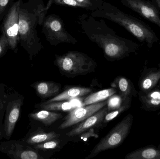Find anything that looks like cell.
Returning a JSON list of instances; mask_svg holds the SVG:
<instances>
[{"label": "cell", "instance_id": "cell-31", "mask_svg": "<svg viewBox=\"0 0 160 159\" xmlns=\"http://www.w3.org/2000/svg\"><path fill=\"white\" fill-rule=\"evenodd\" d=\"M3 138H4L2 132V131L0 130V141H2V140Z\"/></svg>", "mask_w": 160, "mask_h": 159}, {"label": "cell", "instance_id": "cell-4", "mask_svg": "<svg viewBox=\"0 0 160 159\" xmlns=\"http://www.w3.org/2000/svg\"><path fill=\"white\" fill-rule=\"evenodd\" d=\"M54 63L61 74L68 77L85 75L95 71L97 63L86 54L78 51H69L55 56Z\"/></svg>", "mask_w": 160, "mask_h": 159}, {"label": "cell", "instance_id": "cell-20", "mask_svg": "<svg viewBox=\"0 0 160 159\" xmlns=\"http://www.w3.org/2000/svg\"><path fill=\"white\" fill-rule=\"evenodd\" d=\"M126 159H160V151L153 147L143 148L127 155Z\"/></svg>", "mask_w": 160, "mask_h": 159}, {"label": "cell", "instance_id": "cell-12", "mask_svg": "<svg viewBox=\"0 0 160 159\" xmlns=\"http://www.w3.org/2000/svg\"><path fill=\"white\" fill-rule=\"evenodd\" d=\"M108 113V108L106 105L80 122L79 124L67 133V136L68 137L78 136L86 131L92 128H99L101 126H102L104 117Z\"/></svg>", "mask_w": 160, "mask_h": 159}, {"label": "cell", "instance_id": "cell-16", "mask_svg": "<svg viewBox=\"0 0 160 159\" xmlns=\"http://www.w3.org/2000/svg\"><path fill=\"white\" fill-rule=\"evenodd\" d=\"M93 90L89 87H69L65 89L60 94L46 102H50L59 101H69L74 99L76 100L88 95Z\"/></svg>", "mask_w": 160, "mask_h": 159}, {"label": "cell", "instance_id": "cell-18", "mask_svg": "<svg viewBox=\"0 0 160 159\" xmlns=\"http://www.w3.org/2000/svg\"><path fill=\"white\" fill-rule=\"evenodd\" d=\"M117 92L116 89L112 87L91 93L84 99L82 102V106H85L106 101Z\"/></svg>", "mask_w": 160, "mask_h": 159}, {"label": "cell", "instance_id": "cell-10", "mask_svg": "<svg viewBox=\"0 0 160 159\" xmlns=\"http://www.w3.org/2000/svg\"><path fill=\"white\" fill-rule=\"evenodd\" d=\"M107 104V100H106L89 105L77 107L70 111L68 115L63 119V122L60 125L59 129H64L78 124L106 106Z\"/></svg>", "mask_w": 160, "mask_h": 159}, {"label": "cell", "instance_id": "cell-8", "mask_svg": "<svg viewBox=\"0 0 160 159\" xmlns=\"http://www.w3.org/2000/svg\"><path fill=\"white\" fill-rule=\"evenodd\" d=\"M20 0L14 2L2 20L1 25L2 33L4 34L8 41L9 49L17 53L19 41V7Z\"/></svg>", "mask_w": 160, "mask_h": 159}, {"label": "cell", "instance_id": "cell-7", "mask_svg": "<svg viewBox=\"0 0 160 159\" xmlns=\"http://www.w3.org/2000/svg\"><path fill=\"white\" fill-rule=\"evenodd\" d=\"M24 100V96L17 91L9 93L3 123V135L6 140L12 136L19 119Z\"/></svg>", "mask_w": 160, "mask_h": 159}, {"label": "cell", "instance_id": "cell-30", "mask_svg": "<svg viewBox=\"0 0 160 159\" xmlns=\"http://www.w3.org/2000/svg\"><path fill=\"white\" fill-rule=\"evenodd\" d=\"M78 136H79L80 138L82 140H87L88 138H91V137L97 139L98 137V135L95 133L94 128L86 131L80 134Z\"/></svg>", "mask_w": 160, "mask_h": 159}, {"label": "cell", "instance_id": "cell-27", "mask_svg": "<svg viewBox=\"0 0 160 159\" xmlns=\"http://www.w3.org/2000/svg\"><path fill=\"white\" fill-rule=\"evenodd\" d=\"M14 2V0H0V22Z\"/></svg>", "mask_w": 160, "mask_h": 159}, {"label": "cell", "instance_id": "cell-22", "mask_svg": "<svg viewBox=\"0 0 160 159\" xmlns=\"http://www.w3.org/2000/svg\"><path fill=\"white\" fill-rule=\"evenodd\" d=\"M142 101L147 107L149 108L160 107V91L149 92L142 97Z\"/></svg>", "mask_w": 160, "mask_h": 159}, {"label": "cell", "instance_id": "cell-2", "mask_svg": "<svg viewBox=\"0 0 160 159\" xmlns=\"http://www.w3.org/2000/svg\"><path fill=\"white\" fill-rule=\"evenodd\" d=\"M53 0L45 6L42 0H28L26 3L20 0L19 7V41L32 60L43 46L38 35L37 27L42 25L48 9Z\"/></svg>", "mask_w": 160, "mask_h": 159}, {"label": "cell", "instance_id": "cell-3", "mask_svg": "<svg viewBox=\"0 0 160 159\" xmlns=\"http://www.w3.org/2000/svg\"><path fill=\"white\" fill-rule=\"evenodd\" d=\"M94 17L102 18L112 21L125 28L135 38L151 47L158 43V38L149 26L142 21L124 13L118 7L106 2L91 12Z\"/></svg>", "mask_w": 160, "mask_h": 159}, {"label": "cell", "instance_id": "cell-13", "mask_svg": "<svg viewBox=\"0 0 160 159\" xmlns=\"http://www.w3.org/2000/svg\"><path fill=\"white\" fill-rule=\"evenodd\" d=\"M60 134L55 132H46L42 128L37 127L33 124L27 134L22 140L32 147L48 140L60 138Z\"/></svg>", "mask_w": 160, "mask_h": 159}, {"label": "cell", "instance_id": "cell-23", "mask_svg": "<svg viewBox=\"0 0 160 159\" xmlns=\"http://www.w3.org/2000/svg\"><path fill=\"white\" fill-rule=\"evenodd\" d=\"M130 99L129 97H128L124 100L123 104L120 107H118L116 110L107 113L104 117L103 124H107L110 121H112V119L116 118L120 114L129 108L130 106Z\"/></svg>", "mask_w": 160, "mask_h": 159}, {"label": "cell", "instance_id": "cell-33", "mask_svg": "<svg viewBox=\"0 0 160 159\" xmlns=\"http://www.w3.org/2000/svg\"><path fill=\"white\" fill-rule=\"evenodd\" d=\"M3 84H2V83H1V82H0V87H1V86H2Z\"/></svg>", "mask_w": 160, "mask_h": 159}, {"label": "cell", "instance_id": "cell-11", "mask_svg": "<svg viewBox=\"0 0 160 159\" xmlns=\"http://www.w3.org/2000/svg\"><path fill=\"white\" fill-rule=\"evenodd\" d=\"M125 6L160 28V15L158 8L146 0H121Z\"/></svg>", "mask_w": 160, "mask_h": 159}, {"label": "cell", "instance_id": "cell-21", "mask_svg": "<svg viewBox=\"0 0 160 159\" xmlns=\"http://www.w3.org/2000/svg\"><path fill=\"white\" fill-rule=\"evenodd\" d=\"M7 86L3 84L0 87V130L3 133V123L6 107L9 97V93L6 91Z\"/></svg>", "mask_w": 160, "mask_h": 159}, {"label": "cell", "instance_id": "cell-15", "mask_svg": "<svg viewBox=\"0 0 160 159\" xmlns=\"http://www.w3.org/2000/svg\"><path fill=\"white\" fill-rule=\"evenodd\" d=\"M37 111L28 115L30 121L34 123H40L46 127L51 126L63 118L61 113L42 109H37Z\"/></svg>", "mask_w": 160, "mask_h": 159}, {"label": "cell", "instance_id": "cell-29", "mask_svg": "<svg viewBox=\"0 0 160 159\" xmlns=\"http://www.w3.org/2000/svg\"><path fill=\"white\" fill-rule=\"evenodd\" d=\"M54 2L60 5H65L70 6L77 7H84L88 8L84 5L82 4L76 0H53Z\"/></svg>", "mask_w": 160, "mask_h": 159}, {"label": "cell", "instance_id": "cell-28", "mask_svg": "<svg viewBox=\"0 0 160 159\" xmlns=\"http://www.w3.org/2000/svg\"><path fill=\"white\" fill-rule=\"evenodd\" d=\"M9 49L8 41L4 34L2 33L0 35V58L3 57Z\"/></svg>", "mask_w": 160, "mask_h": 159}, {"label": "cell", "instance_id": "cell-25", "mask_svg": "<svg viewBox=\"0 0 160 159\" xmlns=\"http://www.w3.org/2000/svg\"><path fill=\"white\" fill-rule=\"evenodd\" d=\"M32 147L39 151L57 150L60 147V140L59 138H55Z\"/></svg>", "mask_w": 160, "mask_h": 159}, {"label": "cell", "instance_id": "cell-17", "mask_svg": "<svg viewBox=\"0 0 160 159\" xmlns=\"http://www.w3.org/2000/svg\"><path fill=\"white\" fill-rule=\"evenodd\" d=\"M34 106L37 109L69 112L78 107L68 101H59L50 102H45L37 104Z\"/></svg>", "mask_w": 160, "mask_h": 159}, {"label": "cell", "instance_id": "cell-19", "mask_svg": "<svg viewBox=\"0 0 160 159\" xmlns=\"http://www.w3.org/2000/svg\"><path fill=\"white\" fill-rule=\"evenodd\" d=\"M111 87L116 89L124 100L129 97L132 92V85L130 81L126 77L118 76L111 83Z\"/></svg>", "mask_w": 160, "mask_h": 159}, {"label": "cell", "instance_id": "cell-14", "mask_svg": "<svg viewBox=\"0 0 160 159\" xmlns=\"http://www.w3.org/2000/svg\"><path fill=\"white\" fill-rule=\"evenodd\" d=\"M38 96L42 99L54 97L59 94L61 85L53 81H39L31 85Z\"/></svg>", "mask_w": 160, "mask_h": 159}, {"label": "cell", "instance_id": "cell-5", "mask_svg": "<svg viewBox=\"0 0 160 159\" xmlns=\"http://www.w3.org/2000/svg\"><path fill=\"white\" fill-rule=\"evenodd\" d=\"M133 117L131 114L125 117L100 140L85 159L94 157L101 152L120 146L129 133Z\"/></svg>", "mask_w": 160, "mask_h": 159}, {"label": "cell", "instance_id": "cell-1", "mask_svg": "<svg viewBox=\"0 0 160 159\" xmlns=\"http://www.w3.org/2000/svg\"><path fill=\"white\" fill-rule=\"evenodd\" d=\"M79 23L84 34L102 49L109 61L120 59L138 49L137 43L118 36L103 20L84 14L79 18Z\"/></svg>", "mask_w": 160, "mask_h": 159}, {"label": "cell", "instance_id": "cell-6", "mask_svg": "<svg viewBox=\"0 0 160 159\" xmlns=\"http://www.w3.org/2000/svg\"><path fill=\"white\" fill-rule=\"evenodd\" d=\"M42 32L47 40L52 45L61 43L76 44L78 40L68 32L62 21L58 16L51 15L44 19Z\"/></svg>", "mask_w": 160, "mask_h": 159}, {"label": "cell", "instance_id": "cell-26", "mask_svg": "<svg viewBox=\"0 0 160 159\" xmlns=\"http://www.w3.org/2000/svg\"><path fill=\"white\" fill-rule=\"evenodd\" d=\"M124 100L119 95H112L107 100V106L108 113L113 111L120 107Z\"/></svg>", "mask_w": 160, "mask_h": 159}, {"label": "cell", "instance_id": "cell-9", "mask_svg": "<svg viewBox=\"0 0 160 159\" xmlns=\"http://www.w3.org/2000/svg\"><path fill=\"white\" fill-rule=\"evenodd\" d=\"M0 152L12 159H43L39 151L22 140L0 141Z\"/></svg>", "mask_w": 160, "mask_h": 159}, {"label": "cell", "instance_id": "cell-24", "mask_svg": "<svg viewBox=\"0 0 160 159\" xmlns=\"http://www.w3.org/2000/svg\"><path fill=\"white\" fill-rule=\"evenodd\" d=\"M160 79V71L149 74L147 76L142 83L141 87L144 91H148L153 88Z\"/></svg>", "mask_w": 160, "mask_h": 159}, {"label": "cell", "instance_id": "cell-32", "mask_svg": "<svg viewBox=\"0 0 160 159\" xmlns=\"http://www.w3.org/2000/svg\"><path fill=\"white\" fill-rule=\"evenodd\" d=\"M155 1H156V2H157L158 6L160 8V0H155Z\"/></svg>", "mask_w": 160, "mask_h": 159}]
</instances>
